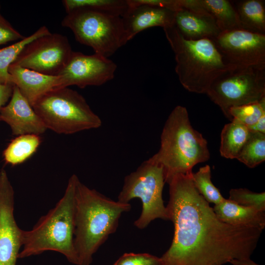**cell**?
Listing matches in <instances>:
<instances>
[{
	"label": "cell",
	"instance_id": "7a4b0ae2",
	"mask_svg": "<svg viewBox=\"0 0 265 265\" xmlns=\"http://www.w3.org/2000/svg\"><path fill=\"white\" fill-rule=\"evenodd\" d=\"M130 203L114 201L78 180L75 192L74 246L78 265H90L94 254L116 232Z\"/></svg>",
	"mask_w": 265,
	"mask_h": 265
},
{
	"label": "cell",
	"instance_id": "4fadbf2b",
	"mask_svg": "<svg viewBox=\"0 0 265 265\" xmlns=\"http://www.w3.org/2000/svg\"><path fill=\"white\" fill-rule=\"evenodd\" d=\"M14 191L4 169L0 170V265H16L22 231L14 215Z\"/></svg>",
	"mask_w": 265,
	"mask_h": 265
},
{
	"label": "cell",
	"instance_id": "f546056e",
	"mask_svg": "<svg viewBox=\"0 0 265 265\" xmlns=\"http://www.w3.org/2000/svg\"><path fill=\"white\" fill-rule=\"evenodd\" d=\"M24 38L0 14V45Z\"/></svg>",
	"mask_w": 265,
	"mask_h": 265
},
{
	"label": "cell",
	"instance_id": "f1b7e54d",
	"mask_svg": "<svg viewBox=\"0 0 265 265\" xmlns=\"http://www.w3.org/2000/svg\"><path fill=\"white\" fill-rule=\"evenodd\" d=\"M113 265H162V263L161 258L149 253H126Z\"/></svg>",
	"mask_w": 265,
	"mask_h": 265
},
{
	"label": "cell",
	"instance_id": "9c48e42d",
	"mask_svg": "<svg viewBox=\"0 0 265 265\" xmlns=\"http://www.w3.org/2000/svg\"><path fill=\"white\" fill-rule=\"evenodd\" d=\"M230 120L229 109L257 103L265 98V69L227 70L211 84L206 93Z\"/></svg>",
	"mask_w": 265,
	"mask_h": 265
},
{
	"label": "cell",
	"instance_id": "52a82bcc",
	"mask_svg": "<svg viewBox=\"0 0 265 265\" xmlns=\"http://www.w3.org/2000/svg\"><path fill=\"white\" fill-rule=\"evenodd\" d=\"M165 183L162 166L151 157L125 177L117 200L129 203L134 198L140 200L142 211L134 222L136 228L143 229L152 221L158 218L169 220L167 210L162 199Z\"/></svg>",
	"mask_w": 265,
	"mask_h": 265
},
{
	"label": "cell",
	"instance_id": "9a60e30c",
	"mask_svg": "<svg viewBox=\"0 0 265 265\" xmlns=\"http://www.w3.org/2000/svg\"><path fill=\"white\" fill-rule=\"evenodd\" d=\"M0 113V120L9 126L14 135H40L47 130L41 119L15 85L10 102L2 107Z\"/></svg>",
	"mask_w": 265,
	"mask_h": 265
},
{
	"label": "cell",
	"instance_id": "1f68e13d",
	"mask_svg": "<svg viewBox=\"0 0 265 265\" xmlns=\"http://www.w3.org/2000/svg\"><path fill=\"white\" fill-rule=\"evenodd\" d=\"M247 128L250 131L265 134V114L254 125Z\"/></svg>",
	"mask_w": 265,
	"mask_h": 265
},
{
	"label": "cell",
	"instance_id": "d4e9b609",
	"mask_svg": "<svg viewBox=\"0 0 265 265\" xmlns=\"http://www.w3.org/2000/svg\"><path fill=\"white\" fill-rule=\"evenodd\" d=\"M237 159L251 168L264 161L265 134L250 131L249 136Z\"/></svg>",
	"mask_w": 265,
	"mask_h": 265
},
{
	"label": "cell",
	"instance_id": "2e32d148",
	"mask_svg": "<svg viewBox=\"0 0 265 265\" xmlns=\"http://www.w3.org/2000/svg\"><path fill=\"white\" fill-rule=\"evenodd\" d=\"M175 12L169 9L148 4L130 6L122 17L128 41L147 28L160 26L163 28L174 24Z\"/></svg>",
	"mask_w": 265,
	"mask_h": 265
},
{
	"label": "cell",
	"instance_id": "3957f363",
	"mask_svg": "<svg viewBox=\"0 0 265 265\" xmlns=\"http://www.w3.org/2000/svg\"><path fill=\"white\" fill-rule=\"evenodd\" d=\"M78 176L69 178L62 197L33 228L22 231V248L18 259L39 255L47 251L57 252L68 262L79 265L74 246L75 192Z\"/></svg>",
	"mask_w": 265,
	"mask_h": 265
},
{
	"label": "cell",
	"instance_id": "277c9868",
	"mask_svg": "<svg viewBox=\"0 0 265 265\" xmlns=\"http://www.w3.org/2000/svg\"><path fill=\"white\" fill-rule=\"evenodd\" d=\"M210 157L207 141L191 126L186 108L176 106L164 124L159 150L151 157L162 166L165 182L177 174H191L196 164Z\"/></svg>",
	"mask_w": 265,
	"mask_h": 265
},
{
	"label": "cell",
	"instance_id": "6da1fadb",
	"mask_svg": "<svg viewBox=\"0 0 265 265\" xmlns=\"http://www.w3.org/2000/svg\"><path fill=\"white\" fill-rule=\"evenodd\" d=\"M192 173L175 175L167 182L169 200L166 207L174 236L160 257L162 265H223L250 258L263 231L219 219L195 187Z\"/></svg>",
	"mask_w": 265,
	"mask_h": 265
},
{
	"label": "cell",
	"instance_id": "d6986e66",
	"mask_svg": "<svg viewBox=\"0 0 265 265\" xmlns=\"http://www.w3.org/2000/svg\"><path fill=\"white\" fill-rule=\"evenodd\" d=\"M241 29L265 34V4L263 0H232Z\"/></svg>",
	"mask_w": 265,
	"mask_h": 265
},
{
	"label": "cell",
	"instance_id": "ba28073f",
	"mask_svg": "<svg viewBox=\"0 0 265 265\" xmlns=\"http://www.w3.org/2000/svg\"><path fill=\"white\" fill-rule=\"evenodd\" d=\"M80 44L108 58L128 42L122 17L89 9H77L61 22Z\"/></svg>",
	"mask_w": 265,
	"mask_h": 265
},
{
	"label": "cell",
	"instance_id": "44dd1931",
	"mask_svg": "<svg viewBox=\"0 0 265 265\" xmlns=\"http://www.w3.org/2000/svg\"><path fill=\"white\" fill-rule=\"evenodd\" d=\"M250 133L247 127L236 120L226 124L220 135V155L226 159H237Z\"/></svg>",
	"mask_w": 265,
	"mask_h": 265
},
{
	"label": "cell",
	"instance_id": "603a6c76",
	"mask_svg": "<svg viewBox=\"0 0 265 265\" xmlns=\"http://www.w3.org/2000/svg\"><path fill=\"white\" fill-rule=\"evenodd\" d=\"M62 2L67 13L83 9L123 17L130 8L128 0H64Z\"/></svg>",
	"mask_w": 265,
	"mask_h": 265
},
{
	"label": "cell",
	"instance_id": "ac0fdd59",
	"mask_svg": "<svg viewBox=\"0 0 265 265\" xmlns=\"http://www.w3.org/2000/svg\"><path fill=\"white\" fill-rule=\"evenodd\" d=\"M212 209L218 218L228 224L262 231L265 228V212L239 205L228 199L215 205Z\"/></svg>",
	"mask_w": 265,
	"mask_h": 265
},
{
	"label": "cell",
	"instance_id": "5b68a950",
	"mask_svg": "<svg viewBox=\"0 0 265 265\" xmlns=\"http://www.w3.org/2000/svg\"><path fill=\"white\" fill-rule=\"evenodd\" d=\"M163 30L175 54V72L187 91L206 94L217 77L232 69L224 63L212 40L186 39L174 25Z\"/></svg>",
	"mask_w": 265,
	"mask_h": 265
},
{
	"label": "cell",
	"instance_id": "ffe728a7",
	"mask_svg": "<svg viewBox=\"0 0 265 265\" xmlns=\"http://www.w3.org/2000/svg\"><path fill=\"white\" fill-rule=\"evenodd\" d=\"M192 1L213 17L221 32L241 28L232 0H192Z\"/></svg>",
	"mask_w": 265,
	"mask_h": 265
},
{
	"label": "cell",
	"instance_id": "8fae6325",
	"mask_svg": "<svg viewBox=\"0 0 265 265\" xmlns=\"http://www.w3.org/2000/svg\"><path fill=\"white\" fill-rule=\"evenodd\" d=\"M73 51L66 36L50 33L27 44L12 63L50 76H58Z\"/></svg>",
	"mask_w": 265,
	"mask_h": 265
},
{
	"label": "cell",
	"instance_id": "83f0119b",
	"mask_svg": "<svg viewBox=\"0 0 265 265\" xmlns=\"http://www.w3.org/2000/svg\"><path fill=\"white\" fill-rule=\"evenodd\" d=\"M228 199L242 206L261 212L265 211V192L256 193L246 188H233L230 190Z\"/></svg>",
	"mask_w": 265,
	"mask_h": 265
},
{
	"label": "cell",
	"instance_id": "d6a6232c",
	"mask_svg": "<svg viewBox=\"0 0 265 265\" xmlns=\"http://www.w3.org/2000/svg\"><path fill=\"white\" fill-rule=\"evenodd\" d=\"M229 263L233 265H260L255 263L250 258L234 259L231 260Z\"/></svg>",
	"mask_w": 265,
	"mask_h": 265
},
{
	"label": "cell",
	"instance_id": "484cf974",
	"mask_svg": "<svg viewBox=\"0 0 265 265\" xmlns=\"http://www.w3.org/2000/svg\"><path fill=\"white\" fill-rule=\"evenodd\" d=\"M192 180L199 193L209 203L217 205L225 200L211 181V170L209 165L201 167L196 173H193Z\"/></svg>",
	"mask_w": 265,
	"mask_h": 265
},
{
	"label": "cell",
	"instance_id": "7402d4cb",
	"mask_svg": "<svg viewBox=\"0 0 265 265\" xmlns=\"http://www.w3.org/2000/svg\"><path fill=\"white\" fill-rule=\"evenodd\" d=\"M41 142L38 135L26 134L17 136L3 151L5 163L15 166L24 162L37 151Z\"/></svg>",
	"mask_w": 265,
	"mask_h": 265
},
{
	"label": "cell",
	"instance_id": "cb8c5ba5",
	"mask_svg": "<svg viewBox=\"0 0 265 265\" xmlns=\"http://www.w3.org/2000/svg\"><path fill=\"white\" fill-rule=\"evenodd\" d=\"M51 33L46 26H42L27 37L6 47L0 49V84H11V76L8 69L23 48L34 39Z\"/></svg>",
	"mask_w": 265,
	"mask_h": 265
},
{
	"label": "cell",
	"instance_id": "4dcf8cb0",
	"mask_svg": "<svg viewBox=\"0 0 265 265\" xmlns=\"http://www.w3.org/2000/svg\"><path fill=\"white\" fill-rule=\"evenodd\" d=\"M13 86L14 85L11 84H0V112L2 107L4 106L12 96Z\"/></svg>",
	"mask_w": 265,
	"mask_h": 265
},
{
	"label": "cell",
	"instance_id": "4316f807",
	"mask_svg": "<svg viewBox=\"0 0 265 265\" xmlns=\"http://www.w3.org/2000/svg\"><path fill=\"white\" fill-rule=\"evenodd\" d=\"M229 114L231 121L236 120L249 127L265 114V98L257 103L231 107Z\"/></svg>",
	"mask_w": 265,
	"mask_h": 265
},
{
	"label": "cell",
	"instance_id": "8992f818",
	"mask_svg": "<svg viewBox=\"0 0 265 265\" xmlns=\"http://www.w3.org/2000/svg\"><path fill=\"white\" fill-rule=\"evenodd\" d=\"M32 108L47 130L58 134H71L98 129L102 124L84 98L68 87L46 93L35 102Z\"/></svg>",
	"mask_w": 265,
	"mask_h": 265
},
{
	"label": "cell",
	"instance_id": "7c38bea8",
	"mask_svg": "<svg viewBox=\"0 0 265 265\" xmlns=\"http://www.w3.org/2000/svg\"><path fill=\"white\" fill-rule=\"evenodd\" d=\"M116 69L117 65L108 58L96 53L86 55L73 51L58 75L61 88L75 85L83 88L102 85L114 78Z\"/></svg>",
	"mask_w": 265,
	"mask_h": 265
},
{
	"label": "cell",
	"instance_id": "e0dca14e",
	"mask_svg": "<svg viewBox=\"0 0 265 265\" xmlns=\"http://www.w3.org/2000/svg\"><path fill=\"white\" fill-rule=\"evenodd\" d=\"M8 72L12 82L32 107L35 102L46 93L61 88L59 76L40 73L14 64L10 65Z\"/></svg>",
	"mask_w": 265,
	"mask_h": 265
},
{
	"label": "cell",
	"instance_id": "30bf717a",
	"mask_svg": "<svg viewBox=\"0 0 265 265\" xmlns=\"http://www.w3.org/2000/svg\"><path fill=\"white\" fill-rule=\"evenodd\" d=\"M212 40L230 68L265 69V34L238 28L221 32Z\"/></svg>",
	"mask_w": 265,
	"mask_h": 265
},
{
	"label": "cell",
	"instance_id": "5bb4252c",
	"mask_svg": "<svg viewBox=\"0 0 265 265\" xmlns=\"http://www.w3.org/2000/svg\"><path fill=\"white\" fill-rule=\"evenodd\" d=\"M182 8L175 12L174 26L189 40H212L220 32L213 17L194 4L192 0H180Z\"/></svg>",
	"mask_w": 265,
	"mask_h": 265
}]
</instances>
